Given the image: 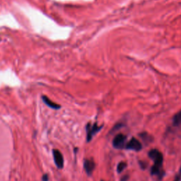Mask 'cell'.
I'll use <instances>...</instances> for the list:
<instances>
[{"label":"cell","mask_w":181,"mask_h":181,"mask_svg":"<svg viewBox=\"0 0 181 181\" xmlns=\"http://www.w3.org/2000/svg\"><path fill=\"white\" fill-rule=\"evenodd\" d=\"M149 156L150 157L152 160H154L155 164L161 167L163 163V157L162 154L160 152H159L157 149H152L149 152Z\"/></svg>","instance_id":"1"},{"label":"cell","mask_w":181,"mask_h":181,"mask_svg":"<svg viewBox=\"0 0 181 181\" xmlns=\"http://www.w3.org/2000/svg\"><path fill=\"white\" fill-rule=\"evenodd\" d=\"M102 128L101 127L98 126L96 123H94L93 125H91L90 123L86 125V141L87 142H90L92 139L93 136L96 134L98 132L100 131V129Z\"/></svg>","instance_id":"2"},{"label":"cell","mask_w":181,"mask_h":181,"mask_svg":"<svg viewBox=\"0 0 181 181\" xmlns=\"http://www.w3.org/2000/svg\"><path fill=\"white\" fill-rule=\"evenodd\" d=\"M52 154L55 165L58 169H62L64 167V158L62 153L57 149H53Z\"/></svg>","instance_id":"3"},{"label":"cell","mask_w":181,"mask_h":181,"mask_svg":"<svg viewBox=\"0 0 181 181\" xmlns=\"http://www.w3.org/2000/svg\"><path fill=\"white\" fill-rule=\"evenodd\" d=\"M126 137L122 134H119L116 135L112 141V145L116 149H122L125 144Z\"/></svg>","instance_id":"4"},{"label":"cell","mask_w":181,"mask_h":181,"mask_svg":"<svg viewBox=\"0 0 181 181\" xmlns=\"http://www.w3.org/2000/svg\"><path fill=\"white\" fill-rule=\"evenodd\" d=\"M126 148L127 149H131L134 151H139L142 149V144L135 138H132L128 143L127 144Z\"/></svg>","instance_id":"5"},{"label":"cell","mask_w":181,"mask_h":181,"mask_svg":"<svg viewBox=\"0 0 181 181\" xmlns=\"http://www.w3.org/2000/svg\"><path fill=\"white\" fill-rule=\"evenodd\" d=\"M84 168L89 176L92 175L95 169V163L92 159H86L84 162Z\"/></svg>","instance_id":"6"},{"label":"cell","mask_w":181,"mask_h":181,"mask_svg":"<svg viewBox=\"0 0 181 181\" xmlns=\"http://www.w3.org/2000/svg\"><path fill=\"white\" fill-rule=\"evenodd\" d=\"M42 99H43V101L45 102V103L47 106H48L49 107L52 108H53V109H59V108H60V106H59V105L55 103L54 102L51 101L50 99H48V98L43 97Z\"/></svg>","instance_id":"7"},{"label":"cell","mask_w":181,"mask_h":181,"mask_svg":"<svg viewBox=\"0 0 181 181\" xmlns=\"http://www.w3.org/2000/svg\"><path fill=\"white\" fill-rule=\"evenodd\" d=\"M173 122L175 125H180L181 124V110L178 112L177 115H176L173 118Z\"/></svg>","instance_id":"8"},{"label":"cell","mask_w":181,"mask_h":181,"mask_svg":"<svg viewBox=\"0 0 181 181\" xmlns=\"http://www.w3.org/2000/svg\"><path fill=\"white\" fill-rule=\"evenodd\" d=\"M125 167H126V163L125 162H120L118 165V167H117V171H118V173H120L121 172H122Z\"/></svg>","instance_id":"9"},{"label":"cell","mask_w":181,"mask_h":181,"mask_svg":"<svg viewBox=\"0 0 181 181\" xmlns=\"http://www.w3.org/2000/svg\"><path fill=\"white\" fill-rule=\"evenodd\" d=\"M160 167L156 165H154L153 166L152 168V171H151V173L153 175H155V174H159V171H160Z\"/></svg>","instance_id":"10"},{"label":"cell","mask_w":181,"mask_h":181,"mask_svg":"<svg viewBox=\"0 0 181 181\" xmlns=\"http://www.w3.org/2000/svg\"><path fill=\"white\" fill-rule=\"evenodd\" d=\"M48 180H49V177L47 174H45L44 176H42V181H48Z\"/></svg>","instance_id":"11"},{"label":"cell","mask_w":181,"mask_h":181,"mask_svg":"<svg viewBox=\"0 0 181 181\" xmlns=\"http://www.w3.org/2000/svg\"><path fill=\"white\" fill-rule=\"evenodd\" d=\"M127 179H128V176H125L122 178V179H121V181H126Z\"/></svg>","instance_id":"12"},{"label":"cell","mask_w":181,"mask_h":181,"mask_svg":"<svg viewBox=\"0 0 181 181\" xmlns=\"http://www.w3.org/2000/svg\"><path fill=\"white\" fill-rule=\"evenodd\" d=\"M174 181H180V178L179 177H178L177 178H176V179L174 180Z\"/></svg>","instance_id":"13"},{"label":"cell","mask_w":181,"mask_h":181,"mask_svg":"<svg viewBox=\"0 0 181 181\" xmlns=\"http://www.w3.org/2000/svg\"><path fill=\"white\" fill-rule=\"evenodd\" d=\"M180 172H181V168H180Z\"/></svg>","instance_id":"14"},{"label":"cell","mask_w":181,"mask_h":181,"mask_svg":"<svg viewBox=\"0 0 181 181\" xmlns=\"http://www.w3.org/2000/svg\"><path fill=\"white\" fill-rule=\"evenodd\" d=\"M101 181H103V180H101Z\"/></svg>","instance_id":"15"}]
</instances>
